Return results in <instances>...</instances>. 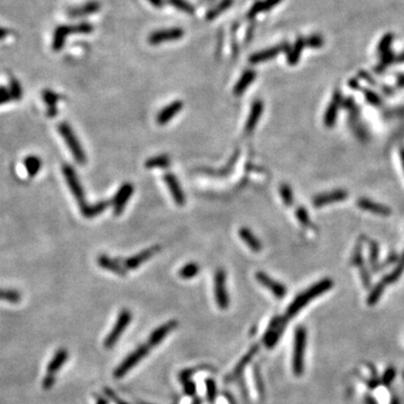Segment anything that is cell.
<instances>
[{"mask_svg": "<svg viewBox=\"0 0 404 404\" xmlns=\"http://www.w3.org/2000/svg\"><path fill=\"white\" fill-rule=\"evenodd\" d=\"M334 282L329 278H325L322 281L313 284L312 287H310L308 290H305L304 292L300 293L297 298L290 304V307L287 310L286 317L288 319L293 318L294 315H297L301 310L307 305L309 302H311L313 299L318 298L325 292L329 291L333 288Z\"/></svg>", "mask_w": 404, "mask_h": 404, "instance_id": "1", "label": "cell"}, {"mask_svg": "<svg viewBox=\"0 0 404 404\" xmlns=\"http://www.w3.org/2000/svg\"><path fill=\"white\" fill-rule=\"evenodd\" d=\"M307 348V329L298 327L294 333L292 370L295 376H301L304 372V354Z\"/></svg>", "mask_w": 404, "mask_h": 404, "instance_id": "2", "label": "cell"}, {"mask_svg": "<svg viewBox=\"0 0 404 404\" xmlns=\"http://www.w3.org/2000/svg\"><path fill=\"white\" fill-rule=\"evenodd\" d=\"M59 132L62 135V137L64 138L67 147L70 148V151H71L72 155H73L74 159L79 164L85 165L87 162L86 153L84 151V148H82V146H81L79 139L76 138L74 132L72 131V128L70 127L69 124L61 123L59 125Z\"/></svg>", "mask_w": 404, "mask_h": 404, "instance_id": "3", "label": "cell"}, {"mask_svg": "<svg viewBox=\"0 0 404 404\" xmlns=\"http://www.w3.org/2000/svg\"><path fill=\"white\" fill-rule=\"evenodd\" d=\"M149 345H141L137 347L133 353L129 354L125 359H124L117 369L113 372V377L119 380L123 379L124 376L128 374L129 372L133 370V367L136 366L139 361L144 359L149 353Z\"/></svg>", "mask_w": 404, "mask_h": 404, "instance_id": "4", "label": "cell"}, {"mask_svg": "<svg viewBox=\"0 0 404 404\" xmlns=\"http://www.w3.org/2000/svg\"><path fill=\"white\" fill-rule=\"evenodd\" d=\"M288 320L289 319L286 315L284 317H274L271 320L263 337V343L266 346V348L272 349L277 345L281 337L283 336L284 330H286Z\"/></svg>", "mask_w": 404, "mask_h": 404, "instance_id": "5", "label": "cell"}, {"mask_svg": "<svg viewBox=\"0 0 404 404\" xmlns=\"http://www.w3.org/2000/svg\"><path fill=\"white\" fill-rule=\"evenodd\" d=\"M131 321H132V312L127 309L122 310L116 320L115 326H113L110 331V334L106 337L105 344H103L106 348H111V347L117 344V341L124 334V331L127 329L129 324H131Z\"/></svg>", "mask_w": 404, "mask_h": 404, "instance_id": "6", "label": "cell"}, {"mask_svg": "<svg viewBox=\"0 0 404 404\" xmlns=\"http://www.w3.org/2000/svg\"><path fill=\"white\" fill-rule=\"evenodd\" d=\"M62 170H63V174L66 179L67 185H69L71 192L73 193L74 198L77 201V204H79L80 209H84L87 206L85 191H84V188H82V185L80 183L79 178H77L74 169L71 168L70 165H64V167L62 168Z\"/></svg>", "mask_w": 404, "mask_h": 404, "instance_id": "7", "label": "cell"}, {"mask_svg": "<svg viewBox=\"0 0 404 404\" xmlns=\"http://www.w3.org/2000/svg\"><path fill=\"white\" fill-rule=\"evenodd\" d=\"M90 32H92V26L88 23H82L74 26H60L54 33L53 50L59 51L63 48L66 36L71 33H90Z\"/></svg>", "mask_w": 404, "mask_h": 404, "instance_id": "8", "label": "cell"}, {"mask_svg": "<svg viewBox=\"0 0 404 404\" xmlns=\"http://www.w3.org/2000/svg\"><path fill=\"white\" fill-rule=\"evenodd\" d=\"M226 277V272L222 268H219L215 273V298L221 310H227L229 307V295L227 291Z\"/></svg>", "mask_w": 404, "mask_h": 404, "instance_id": "9", "label": "cell"}, {"mask_svg": "<svg viewBox=\"0 0 404 404\" xmlns=\"http://www.w3.org/2000/svg\"><path fill=\"white\" fill-rule=\"evenodd\" d=\"M134 192V186L132 183H124L120 189L118 190V192L116 195L113 196L112 199V207H113V212H115L116 216H119L125 209V206L127 205V202L131 199V196Z\"/></svg>", "mask_w": 404, "mask_h": 404, "instance_id": "10", "label": "cell"}, {"mask_svg": "<svg viewBox=\"0 0 404 404\" xmlns=\"http://www.w3.org/2000/svg\"><path fill=\"white\" fill-rule=\"evenodd\" d=\"M183 34H184L183 29L179 27L160 29L149 35L148 42L153 45H157L163 42H169V41L180 39L183 36Z\"/></svg>", "mask_w": 404, "mask_h": 404, "instance_id": "11", "label": "cell"}, {"mask_svg": "<svg viewBox=\"0 0 404 404\" xmlns=\"http://www.w3.org/2000/svg\"><path fill=\"white\" fill-rule=\"evenodd\" d=\"M255 276H256L257 281L260 282L262 286L268 289L276 299H283L287 295V292H288L287 288L284 287L282 283H279V282L275 281V279H273L271 276H268L266 273L257 272Z\"/></svg>", "mask_w": 404, "mask_h": 404, "instance_id": "12", "label": "cell"}, {"mask_svg": "<svg viewBox=\"0 0 404 404\" xmlns=\"http://www.w3.org/2000/svg\"><path fill=\"white\" fill-rule=\"evenodd\" d=\"M289 50H290L289 44L283 43V44H279L276 46H273V48L263 50L261 52H256L255 54H253L250 58V63L258 64V63H262V62L272 60L274 58H276V56L281 53V52H284V51L288 52Z\"/></svg>", "mask_w": 404, "mask_h": 404, "instance_id": "13", "label": "cell"}, {"mask_svg": "<svg viewBox=\"0 0 404 404\" xmlns=\"http://www.w3.org/2000/svg\"><path fill=\"white\" fill-rule=\"evenodd\" d=\"M177 327H178L177 320H171V321H169V322L159 326V327L155 329L151 334V336H149L148 345L151 347H155V346L159 345L165 338H167L168 335L170 333H172V331Z\"/></svg>", "mask_w": 404, "mask_h": 404, "instance_id": "14", "label": "cell"}, {"mask_svg": "<svg viewBox=\"0 0 404 404\" xmlns=\"http://www.w3.org/2000/svg\"><path fill=\"white\" fill-rule=\"evenodd\" d=\"M164 181L168 185L171 194L173 196L175 204L179 206H183L185 204V195L177 177L172 173H167L164 175Z\"/></svg>", "mask_w": 404, "mask_h": 404, "instance_id": "15", "label": "cell"}, {"mask_svg": "<svg viewBox=\"0 0 404 404\" xmlns=\"http://www.w3.org/2000/svg\"><path fill=\"white\" fill-rule=\"evenodd\" d=\"M341 102H343V96L339 91H336L335 95L333 97V100L329 103V106L326 110L325 113V125L327 127H333L336 120H337V115H338L339 107L341 106Z\"/></svg>", "mask_w": 404, "mask_h": 404, "instance_id": "16", "label": "cell"}, {"mask_svg": "<svg viewBox=\"0 0 404 404\" xmlns=\"http://www.w3.org/2000/svg\"><path fill=\"white\" fill-rule=\"evenodd\" d=\"M347 196H348V193H347L345 190H336L333 191V192H327L317 195L313 199V205L320 208V207L329 204H334V202L344 201L347 199Z\"/></svg>", "mask_w": 404, "mask_h": 404, "instance_id": "17", "label": "cell"}, {"mask_svg": "<svg viewBox=\"0 0 404 404\" xmlns=\"http://www.w3.org/2000/svg\"><path fill=\"white\" fill-rule=\"evenodd\" d=\"M159 251L158 246H154L151 248H147V250L142 251L141 253L136 254L132 257L127 258L125 261V267L126 269H134L137 268L139 265H142L143 263L146 262L148 258H151L153 255H155Z\"/></svg>", "mask_w": 404, "mask_h": 404, "instance_id": "18", "label": "cell"}, {"mask_svg": "<svg viewBox=\"0 0 404 404\" xmlns=\"http://www.w3.org/2000/svg\"><path fill=\"white\" fill-rule=\"evenodd\" d=\"M183 108V102L182 101H173L172 103H170L164 109L160 110L157 115L156 122L158 125H165V124L169 123L171 119H173V117L177 115L178 112L182 110Z\"/></svg>", "mask_w": 404, "mask_h": 404, "instance_id": "19", "label": "cell"}, {"mask_svg": "<svg viewBox=\"0 0 404 404\" xmlns=\"http://www.w3.org/2000/svg\"><path fill=\"white\" fill-rule=\"evenodd\" d=\"M263 109H264L263 101L255 100L253 102V105L251 107L250 116H248V118H247L246 126H245L246 133H252L254 129H255L257 123H258V120H260V118L263 113Z\"/></svg>", "mask_w": 404, "mask_h": 404, "instance_id": "20", "label": "cell"}, {"mask_svg": "<svg viewBox=\"0 0 404 404\" xmlns=\"http://www.w3.org/2000/svg\"><path fill=\"white\" fill-rule=\"evenodd\" d=\"M357 205L360 209L370 211L372 214H377L382 216H390L391 215V209L386 206H383L380 204H376L374 201H371L369 199L361 198L357 201Z\"/></svg>", "mask_w": 404, "mask_h": 404, "instance_id": "21", "label": "cell"}, {"mask_svg": "<svg viewBox=\"0 0 404 404\" xmlns=\"http://www.w3.org/2000/svg\"><path fill=\"white\" fill-rule=\"evenodd\" d=\"M258 348H260V346L258 345H255L252 347L250 351H248V353L244 357H243L239 361L237 362V365L235 366L234 371H232L231 374L227 377V381H231L232 379H236V377H239L241 375V373L245 370V367L250 364L251 360L253 359V357L256 355Z\"/></svg>", "mask_w": 404, "mask_h": 404, "instance_id": "22", "label": "cell"}, {"mask_svg": "<svg viewBox=\"0 0 404 404\" xmlns=\"http://www.w3.org/2000/svg\"><path fill=\"white\" fill-rule=\"evenodd\" d=\"M98 264H99L102 268L115 273V274H117V275L125 276L127 273L126 267H123L116 260H113V258L107 256V255H101L98 257Z\"/></svg>", "mask_w": 404, "mask_h": 404, "instance_id": "23", "label": "cell"}, {"mask_svg": "<svg viewBox=\"0 0 404 404\" xmlns=\"http://www.w3.org/2000/svg\"><path fill=\"white\" fill-rule=\"evenodd\" d=\"M67 357H69V353L64 348H61L58 350V353L54 355L53 358L50 361V364L48 366V374L49 375H55L56 372H59L62 366H63L66 360Z\"/></svg>", "mask_w": 404, "mask_h": 404, "instance_id": "24", "label": "cell"}, {"mask_svg": "<svg viewBox=\"0 0 404 404\" xmlns=\"http://www.w3.org/2000/svg\"><path fill=\"white\" fill-rule=\"evenodd\" d=\"M255 77H256V72L255 71H254V70H246L244 72V74L240 76V79L238 80V82H237L235 88H234L235 96H241L243 93L246 91L247 88L253 84V81L255 80Z\"/></svg>", "mask_w": 404, "mask_h": 404, "instance_id": "25", "label": "cell"}, {"mask_svg": "<svg viewBox=\"0 0 404 404\" xmlns=\"http://www.w3.org/2000/svg\"><path fill=\"white\" fill-rule=\"evenodd\" d=\"M238 234H239V237L246 243V245L250 247L252 251H254V252L262 251V248H263L262 243L255 235L253 234V231L251 229H248V228H240Z\"/></svg>", "mask_w": 404, "mask_h": 404, "instance_id": "26", "label": "cell"}, {"mask_svg": "<svg viewBox=\"0 0 404 404\" xmlns=\"http://www.w3.org/2000/svg\"><path fill=\"white\" fill-rule=\"evenodd\" d=\"M304 48H307V46H305V38L299 37L297 41H295V44L292 46V48H290V50L288 51L289 64L295 65L298 63Z\"/></svg>", "mask_w": 404, "mask_h": 404, "instance_id": "27", "label": "cell"}, {"mask_svg": "<svg viewBox=\"0 0 404 404\" xmlns=\"http://www.w3.org/2000/svg\"><path fill=\"white\" fill-rule=\"evenodd\" d=\"M403 273H404V255L401 260L398 261V264L395 267V269H393V271L388 274V275H386L384 278H383V281L381 283H379V286L382 287L383 289H385L387 286H390V284L395 283L397 279L402 276Z\"/></svg>", "mask_w": 404, "mask_h": 404, "instance_id": "28", "label": "cell"}, {"mask_svg": "<svg viewBox=\"0 0 404 404\" xmlns=\"http://www.w3.org/2000/svg\"><path fill=\"white\" fill-rule=\"evenodd\" d=\"M109 205H110L109 201H100L91 206L87 205L84 209H81V211L86 218H95L96 216L102 214Z\"/></svg>", "mask_w": 404, "mask_h": 404, "instance_id": "29", "label": "cell"}, {"mask_svg": "<svg viewBox=\"0 0 404 404\" xmlns=\"http://www.w3.org/2000/svg\"><path fill=\"white\" fill-rule=\"evenodd\" d=\"M100 4L97 2H90L81 7H76L69 10V15L72 17H79V16H86V15L93 14L99 10Z\"/></svg>", "mask_w": 404, "mask_h": 404, "instance_id": "30", "label": "cell"}, {"mask_svg": "<svg viewBox=\"0 0 404 404\" xmlns=\"http://www.w3.org/2000/svg\"><path fill=\"white\" fill-rule=\"evenodd\" d=\"M282 0H265V2H258L252 7L250 14H248V17H254L256 16L258 13L262 12H267V10L272 9L273 7H275L276 5L281 3Z\"/></svg>", "mask_w": 404, "mask_h": 404, "instance_id": "31", "label": "cell"}, {"mask_svg": "<svg viewBox=\"0 0 404 404\" xmlns=\"http://www.w3.org/2000/svg\"><path fill=\"white\" fill-rule=\"evenodd\" d=\"M232 3H234V0H220L216 6L212 7L209 12L207 13V19L212 20L216 17H218L219 15H221L222 13L226 12L228 8L231 7Z\"/></svg>", "mask_w": 404, "mask_h": 404, "instance_id": "32", "label": "cell"}, {"mask_svg": "<svg viewBox=\"0 0 404 404\" xmlns=\"http://www.w3.org/2000/svg\"><path fill=\"white\" fill-rule=\"evenodd\" d=\"M170 163L171 160L168 155H157V156L148 158L146 162H145V167L147 169H154V168L165 169L169 167Z\"/></svg>", "mask_w": 404, "mask_h": 404, "instance_id": "33", "label": "cell"}, {"mask_svg": "<svg viewBox=\"0 0 404 404\" xmlns=\"http://www.w3.org/2000/svg\"><path fill=\"white\" fill-rule=\"evenodd\" d=\"M43 98H44V101L48 103L49 105V111H48V115L50 117H54L56 115V102L59 101L60 97L56 95V93L52 92V91H45L43 93Z\"/></svg>", "mask_w": 404, "mask_h": 404, "instance_id": "34", "label": "cell"}, {"mask_svg": "<svg viewBox=\"0 0 404 404\" xmlns=\"http://www.w3.org/2000/svg\"><path fill=\"white\" fill-rule=\"evenodd\" d=\"M200 272V266L195 263H188L180 269L179 275L184 279H190L196 276Z\"/></svg>", "mask_w": 404, "mask_h": 404, "instance_id": "35", "label": "cell"}, {"mask_svg": "<svg viewBox=\"0 0 404 404\" xmlns=\"http://www.w3.org/2000/svg\"><path fill=\"white\" fill-rule=\"evenodd\" d=\"M206 395L207 400L209 403H215L217 400V396H218V390H217V383L214 379H207L206 382Z\"/></svg>", "mask_w": 404, "mask_h": 404, "instance_id": "36", "label": "cell"}, {"mask_svg": "<svg viewBox=\"0 0 404 404\" xmlns=\"http://www.w3.org/2000/svg\"><path fill=\"white\" fill-rule=\"evenodd\" d=\"M24 164L30 177H34V175L37 174L41 169V165H42L41 159L36 156H28L27 158H25Z\"/></svg>", "mask_w": 404, "mask_h": 404, "instance_id": "37", "label": "cell"}, {"mask_svg": "<svg viewBox=\"0 0 404 404\" xmlns=\"http://www.w3.org/2000/svg\"><path fill=\"white\" fill-rule=\"evenodd\" d=\"M0 300L12 303H18L22 300V297H20L19 292L14 291V290H0Z\"/></svg>", "mask_w": 404, "mask_h": 404, "instance_id": "38", "label": "cell"}, {"mask_svg": "<svg viewBox=\"0 0 404 404\" xmlns=\"http://www.w3.org/2000/svg\"><path fill=\"white\" fill-rule=\"evenodd\" d=\"M169 3L177 9L182 10V12L186 14L194 13V7L190 3L186 2V0H169Z\"/></svg>", "mask_w": 404, "mask_h": 404, "instance_id": "39", "label": "cell"}, {"mask_svg": "<svg viewBox=\"0 0 404 404\" xmlns=\"http://www.w3.org/2000/svg\"><path fill=\"white\" fill-rule=\"evenodd\" d=\"M393 39H394V36H393V34H391V33L385 34L384 36H383V38L379 43V49H377L381 55L386 53V52L391 50V44L393 42Z\"/></svg>", "mask_w": 404, "mask_h": 404, "instance_id": "40", "label": "cell"}, {"mask_svg": "<svg viewBox=\"0 0 404 404\" xmlns=\"http://www.w3.org/2000/svg\"><path fill=\"white\" fill-rule=\"evenodd\" d=\"M279 193H281L283 202L288 207H291L293 205V192L290 185L282 184L281 188H279Z\"/></svg>", "mask_w": 404, "mask_h": 404, "instance_id": "41", "label": "cell"}, {"mask_svg": "<svg viewBox=\"0 0 404 404\" xmlns=\"http://www.w3.org/2000/svg\"><path fill=\"white\" fill-rule=\"evenodd\" d=\"M253 374H254V381H255V385H256V390L258 392V394L263 396L264 393H265V390H264V384L262 381L261 372H260V369H258L257 365L254 366Z\"/></svg>", "mask_w": 404, "mask_h": 404, "instance_id": "42", "label": "cell"}, {"mask_svg": "<svg viewBox=\"0 0 404 404\" xmlns=\"http://www.w3.org/2000/svg\"><path fill=\"white\" fill-rule=\"evenodd\" d=\"M324 38L320 35H311L305 38V46L311 49H320L324 45Z\"/></svg>", "mask_w": 404, "mask_h": 404, "instance_id": "43", "label": "cell"}, {"mask_svg": "<svg viewBox=\"0 0 404 404\" xmlns=\"http://www.w3.org/2000/svg\"><path fill=\"white\" fill-rule=\"evenodd\" d=\"M371 265L374 271H376L377 264H379V246L375 241L371 243V255H370Z\"/></svg>", "mask_w": 404, "mask_h": 404, "instance_id": "44", "label": "cell"}, {"mask_svg": "<svg viewBox=\"0 0 404 404\" xmlns=\"http://www.w3.org/2000/svg\"><path fill=\"white\" fill-rule=\"evenodd\" d=\"M364 96H365V98H366L367 102H370L371 105H373V106H380L381 103H382L381 98H380L379 95H377V93L374 92V91L364 89Z\"/></svg>", "mask_w": 404, "mask_h": 404, "instance_id": "45", "label": "cell"}, {"mask_svg": "<svg viewBox=\"0 0 404 404\" xmlns=\"http://www.w3.org/2000/svg\"><path fill=\"white\" fill-rule=\"evenodd\" d=\"M295 215H297V218L303 226H309V224H310L309 214H308V211L303 208V207H299L297 211H295Z\"/></svg>", "mask_w": 404, "mask_h": 404, "instance_id": "46", "label": "cell"}, {"mask_svg": "<svg viewBox=\"0 0 404 404\" xmlns=\"http://www.w3.org/2000/svg\"><path fill=\"white\" fill-rule=\"evenodd\" d=\"M183 391L185 393V395L188 396H194L196 394V385L195 383L192 381H186L184 383V386H183Z\"/></svg>", "mask_w": 404, "mask_h": 404, "instance_id": "47", "label": "cell"}, {"mask_svg": "<svg viewBox=\"0 0 404 404\" xmlns=\"http://www.w3.org/2000/svg\"><path fill=\"white\" fill-rule=\"evenodd\" d=\"M10 95H12L15 99H19L22 97V89H20V86L17 81L13 80L12 81V89H10Z\"/></svg>", "mask_w": 404, "mask_h": 404, "instance_id": "48", "label": "cell"}, {"mask_svg": "<svg viewBox=\"0 0 404 404\" xmlns=\"http://www.w3.org/2000/svg\"><path fill=\"white\" fill-rule=\"evenodd\" d=\"M195 372H196L195 369H193V370H191V369L183 370V371L181 372L180 374H179V381H180V382H182V383H185L186 381H189V380H190V377L192 376Z\"/></svg>", "mask_w": 404, "mask_h": 404, "instance_id": "49", "label": "cell"}, {"mask_svg": "<svg viewBox=\"0 0 404 404\" xmlns=\"http://www.w3.org/2000/svg\"><path fill=\"white\" fill-rule=\"evenodd\" d=\"M105 393L106 395L110 398V400L115 403V404H128L127 402H125L124 400H122L120 397H118L115 393H113L110 388H105Z\"/></svg>", "mask_w": 404, "mask_h": 404, "instance_id": "50", "label": "cell"}, {"mask_svg": "<svg viewBox=\"0 0 404 404\" xmlns=\"http://www.w3.org/2000/svg\"><path fill=\"white\" fill-rule=\"evenodd\" d=\"M394 377H395V371H394V369L390 367V369L385 372L384 376H383V382H384L386 385H388V384H391V382L393 380H394Z\"/></svg>", "mask_w": 404, "mask_h": 404, "instance_id": "51", "label": "cell"}, {"mask_svg": "<svg viewBox=\"0 0 404 404\" xmlns=\"http://www.w3.org/2000/svg\"><path fill=\"white\" fill-rule=\"evenodd\" d=\"M55 375H46V377L44 379V381H43V387L45 388V390H49V388H51L52 386L54 385V383H55V377H54Z\"/></svg>", "mask_w": 404, "mask_h": 404, "instance_id": "52", "label": "cell"}, {"mask_svg": "<svg viewBox=\"0 0 404 404\" xmlns=\"http://www.w3.org/2000/svg\"><path fill=\"white\" fill-rule=\"evenodd\" d=\"M10 98H12V95H10V93L6 89L2 88V89H0V105H3V103L9 101Z\"/></svg>", "mask_w": 404, "mask_h": 404, "instance_id": "53", "label": "cell"}, {"mask_svg": "<svg viewBox=\"0 0 404 404\" xmlns=\"http://www.w3.org/2000/svg\"><path fill=\"white\" fill-rule=\"evenodd\" d=\"M394 63H404V52L395 55V62Z\"/></svg>", "mask_w": 404, "mask_h": 404, "instance_id": "54", "label": "cell"}, {"mask_svg": "<svg viewBox=\"0 0 404 404\" xmlns=\"http://www.w3.org/2000/svg\"><path fill=\"white\" fill-rule=\"evenodd\" d=\"M397 84H398V86L404 87V75H398V77H397Z\"/></svg>", "mask_w": 404, "mask_h": 404, "instance_id": "55", "label": "cell"}, {"mask_svg": "<svg viewBox=\"0 0 404 404\" xmlns=\"http://www.w3.org/2000/svg\"><path fill=\"white\" fill-rule=\"evenodd\" d=\"M97 404H108V402L103 397L99 396V397H97Z\"/></svg>", "mask_w": 404, "mask_h": 404, "instance_id": "56", "label": "cell"}, {"mask_svg": "<svg viewBox=\"0 0 404 404\" xmlns=\"http://www.w3.org/2000/svg\"><path fill=\"white\" fill-rule=\"evenodd\" d=\"M149 2H151L154 6H156V7H159L160 5H162V0H149Z\"/></svg>", "mask_w": 404, "mask_h": 404, "instance_id": "57", "label": "cell"}, {"mask_svg": "<svg viewBox=\"0 0 404 404\" xmlns=\"http://www.w3.org/2000/svg\"><path fill=\"white\" fill-rule=\"evenodd\" d=\"M7 30L6 29H4V28H0V38H4L5 36L7 35Z\"/></svg>", "mask_w": 404, "mask_h": 404, "instance_id": "58", "label": "cell"}, {"mask_svg": "<svg viewBox=\"0 0 404 404\" xmlns=\"http://www.w3.org/2000/svg\"><path fill=\"white\" fill-rule=\"evenodd\" d=\"M192 404H201V398H199V397L194 398L193 402H192Z\"/></svg>", "mask_w": 404, "mask_h": 404, "instance_id": "59", "label": "cell"}, {"mask_svg": "<svg viewBox=\"0 0 404 404\" xmlns=\"http://www.w3.org/2000/svg\"><path fill=\"white\" fill-rule=\"evenodd\" d=\"M401 160H402V164L404 168V149H401Z\"/></svg>", "mask_w": 404, "mask_h": 404, "instance_id": "60", "label": "cell"}, {"mask_svg": "<svg viewBox=\"0 0 404 404\" xmlns=\"http://www.w3.org/2000/svg\"><path fill=\"white\" fill-rule=\"evenodd\" d=\"M205 2H212V0H205Z\"/></svg>", "mask_w": 404, "mask_h": 404, "instance_id": "61", "label": "cell"}, {"mask_svg": "<svg viewBox=\"0 0 404 404\" xmlns=\"http://www.w3.org/2000/svg\"><path fill=\"white\" fill-rule=\"evenodd\" d=\"M403 377H404V373H403Z\"/></svg>", "mask_w": 404, "mask_h": 404, "instance_id": "62", "label": "cell"}]
</instances>
